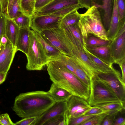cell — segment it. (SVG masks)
<instances>
[{
  "mask_svg": "<svg viewBox=\"0 0 125 125\" xmlns=\"http://www.w3.org/2000/svg\"><path fill=\"white\" fill-rule=\"evenodd\" d=\"M7 73H0V84L5 80Z\"/></svg>",
  "mask_w": 125,
  "mask_h": 125,
  "instance_id": "bcb514c9",
  "label": "cell"
},
{
  "mask_svg": "<svg viewBox=\"0 0 125 125\" xmlns=\"http://www.w3.org/2000/svg\"><path fill=\"white\" fill-rule=\"evenodd\" d=\"M116 115H107L101 125H113Z\"/></svg>",
  "mask_w": 125,
  "mask_h": 125,
  "instance_id": "60d3db41",
  "label": "cell"
},
{
  "mask_svg": "<svg viewBox=\"0 0 125 125\" xmlns=\"http://www.w3.org/2000/svg\"><path fill=\"white\" fill-rule=\"evenodd\" d=\"M117 64L119 65L121 68L122 71V79L125 83V58L119 61Z\"/></svg>",
  "mask_w": 125,
  "mask_h": 125,
  "instance_id": "7bdbcfd3",
  "label": "cell"
},
{
  "mask_svg": "<svg viewBox=\"0 0 125 125\" xmlns=\"http://www.w3.org/2000/svg\"><path fill=\"white\" fill-rule=\"evenodd\" d=\"M2 13L1 12V6L0 5V14H1V13Z\"/></svg>",
  "mask_w": 125,
  "mask_h": 125,
  "instance_id": "681fc988",
  "label": "cell"
},
{
  "mask_svg": "<svg viewBox=\"0 0 125 125\" xmlns=\"http://www.w3.org/2000/svg\"><path fill=\"white\" fill-rule=\"evenodd\" d=\"M125 119L122 116H120L115 118L113 125H125Z\"/></svg>",
  "mask_w": 125,
  "mask_h": 125,
  "instance_id": "f6af8a7d",
  "label": "cell"
},
{
  "mask_svg": "<svg viewBox=\"0 0 125 125\" xmlns=\"http://www.w3.org/2000/svg\"><path fill=\"white\" fill-rule=\"evenodd\" d=\"M20 0H14L7 16L13 19L22 13L20 5Z\"/></svg>",
  "mask_w": 125,
  "mask_h": 125,
  "instance_id": "1f68e13d",
  "label": "cell"
},
{
  "mask_svg": "<svg viewBox=\"0 0 125 125\" xmlns=\"http://www.w3.org/2000/svg\"><path fill=\"white\" fill-rule=\"evenodd\" d=\"M47 92L56 102L67 101L72 95L68 91L53 83Z\"/></svg>",
  "mask_w": 125,
  "mask_h": 125,
  "instance_id": "ffe728a7",
  "label": "cell"
},
{
  "mask_svg": "<svg viewBox=\"0 0 125 125\" xmlns=\"http://www.w3.org/2000/svg\"><path fill=\"white\" fill-rule=\"evenodd\" d=\"M14 0H9L7 10V15Z\"/></svg>",
  "mask_w": 125,
  "mask_h": 125,
  "instance_id": "c3c4849f",
  "label": "cell"
},
{
  "mask_svg": "<svg viewBox=\"0 0 125 125\" xmlns=\"http://www.w3.org/2000/svg\"><path fill=\"white\" fill-rule=\"evenodd\" d=\"M46 65L50 78L53 83L72 95L88 101L90 90L75 75L54 61H49Z\"/></svg>",
  "mask_w": 125,
  "mask_h": 125,
  "instance_id": "7a4b0ae2",
  "label": "cell"
},
{
  "mask_svg": "<svg viewBox=\"0 0 125 125\" xmlns=\"http://www.w3.org/2000/svg\"><path fill=\"white\" fill-rule=\"evenodd\" d=\"M64 30L72 43L70 57L81 67L90 78L101 73L89 60L84 50L83 45L68 32L64 29Z\"/></svg>",
  "mask_w": 125,
  "mask_h": 125,
  "instance_id": "52a82bcc",
  "label": "cell"
},
{
  "mask_svg": "<svg viewBox=\"0 0 125 125\" xmlns=\"http://www.w3.org/2000/svg\"><path fill=\"white\" fill-rule=\"evenodd\" d=\"M73 62L75 75L90 90V79L81 67L71 57Z\"/></svg>",
  "mask_w": 125,
  "mask_h": 125,
  "instance_id": "484cf974",
  "label": "cell"
},
{
  "mask_svg": "<svg viewBox=\"0 0 125 125\" xmlns=\"http://www.w3.org/2000/svg\"><path fill=\"white\" fill-rule=\"evenodd\" d=\"M17 51L9 40L5 44H0V73H7Z\"/></svg>",
  "mask_w": 125,
  "mask_h": 125,
  "instance_id": "7c38bea8",
  "label": "cell"
},
{
  "mask_svg": "<svg viewBox=\"0 0 125 125\" xmlns=\"http://www.w3.org/2000/svg\"><path fill=\"white\" fill-rule=\"evenodd\" d=\"M63 17L51 15H33L31 18L30 28L35 32L40 33L45 30L59 27Z\"/></svg>",
  "mask_w": 125,
  "mask_h": 125,
  "instance_id": "9c48e42d",
  "label": "cell"
},
{
  "mask_svg": "<svg viewBox=\"0 0 125 125\" xmlns=\"http://www.w3.org/2000/svg\"><path fill=\"white\" fill-rule=\"evenodd\" d=\"M104 113L100 108L96 106H92L84 114V115H97Z\"/></svg>",
  "mask_w": 125,
  "mask_h": 125,
  "instance_id": "ab89813d",
  "label": "cell"
},
{
  "mask_svg": "<svg viewBox=\"0 0 125 125\" xmlns=\"http://www.w3.org/2000/svg\"><path fill=\"white\" fill-rule=\"evenodd\" d=\"M111 41L103 40L92 35L89 34L87 37L85 46L89 45L101 46L109 45Z\"/></svg>",
  "mask_w": 125,
  "mask_h": 125,
  "instance_id": "4316f807",
  "label": "cell"
},
{
  "mask_svg": "<svg viewBox=\"0 0 125 125\" xmlns=\"http://www.w3.org/2000/svg\"><path fill=\"white\" fill-rule=\"evenodd\" d=\"M83 48L89 60L101 73H107L112 70V67L113 66H110L93 54L87 49L85 46H83Z\"/></svg>",
  "mask_w": 125,
  "mask_h": 125,
  "instance_id": "603a6c76",
  "label": "cell"
},
{
  "mask_svg": "<svg viewBox=\"0 0 125 125\" xmlns=\"http://www.w3.org/2000/svg\"><path fill=\"white\" fill-rule=\"evenodd\" d=\"M119 19L122 22H125V0H116Z\"/></svg>",
  "mask_w": 125,
  "mask_h": 125,
  "instance_id": "d6a6232c",
  "label": "cell"
},
{
  "mask_svg": "<svg viewBox=\"0 0 125 125\" xmlns=\"http://www.w3.org/2000/svg\"><path fill=\"white\" fill-rule=\"evenodd\" d=\"M125 22L120 21L117 10L116 0H115L113 10L108 30L106 31V36L109 40L112 41L116 37Z\"/></svg>",
  "mask_w": 125,
  "mask_h": 125,
  "instance_id": "2e32d148",
  "label": "cell"
},
{
  "mask_svg": "<svg viewBox=\"0 0 125 125\" xmlns=\"http://www.w3.org/2000/svg\"><path fill=\"white\" fill-rule=\"evenodd\" d=\"M6 15L1 13L0 14V44L1 39L5 34Z\"/></svg>",
  "mask_w": 125,
  "mask_h": 125,
  "instance_id": "8d00e7d4",
  "label": "cell"
},
{
  "mask_svg": "<svg viewBox=\"0 0 125 125\" xmlns=\"http://www.w3.org/2000/svg\"><path fill=\"white\" fill-rule=\"evenodd\" d=\"M85 46L90 52L110 66H113V63L109 45L101 46L87 45Z\"/></svg>",
  "mask_w": 125,
  "mask_h": 125,
  "instance_id": "e0dca14e",
  "label": "cell"
},
{
  "mask_svg": "<svg viewBox=\"0 0 125 125\" xmlns=\"http://www.w3.org/2000/svg\"><path fill=\"white\" fill-rule=\"evenodd\" d=\"M20 29L12 19L6 15L5 34L14 47H16Z\"/></svg>",
  "mask_w": 125,
  "mask_h": 125,
  "instance_id": "d6986e66",
  "label": "cell"
},
{
  "mask_svg": "<svg viewBox=\"0 0 125 125\" xmlns=\"http://www.w3.org/2000/svg\"><path fill=\"white\" fill-rule=\"evenodd\" d=\"M67 110L66 101L56 102L51 108L37 116L33 125H43L50 120L58 115L63 114Z\"/></svg>",
  "mask_w": 125,
  "mask_h": 125,
  "instance_id": "5bb4252c",
  "label": "cell"
},
{
  "mask_svg": "<svg viewBox=\"0 0 125 125\" xmlns=\"http://www.w3.org/2000/svg\"><path fill=\"white\" fill-rule=\"evenodd\" d=\"M115 0H92V6L98 10L106 31L108 29L114 4Z\"/></svg>",
  "mask_w": 125,
  "mask_h": 125,
  "instance_id": "4fadbf2b",
  "label": "cell"
},
{
  "mask_svg": "<svg viewBox=\"0 0 125 125\" xmlns=\"http://www.w3.org/2000/svg\"><path fill=\"white\" fill-rule=\"evenodd\" d=\"M35 32L38 39L42 46L48 62L63 54L58 49L47 43L39 33Z\"/></svg>",
  "mask_w": 125,
  "mask_h": 125,
  "instance_id": "44dd1931",
  "label": "cell"
},
{
  "mask_svg": "<svg viewBox=\"0 0 125 125\" xmlns=\"http://www.w3.org/2000/svg\"><path fill=\"white\" fill-rule=\"evenodd\" d=\"M81 8H82L80 4H79L63 8L49 15L63 17L72 12Z\"/></svg>",
  "mask_w": 125,
  "mask_h": 125,
  "instance_id": "f546056e",
  "label": "cell"
},
{
  "mask_svg": "<svg viewBox=\"0 0 125 125\" xmlns=\"http://www.w3.org/2000/svg\"><path fill=\"white\" fill-rule=\"evenodd\" d=\"M67 115L69 118H76L84 115L92 106L87 101L79 97L72 95L67 101Z\"/></svg>",
  "mask_w": 125,
  "mask_h": 125,
  "instance_id": "8fae6325",
  "label": "cell"
},
{
  "mask_svg": "<svg viewBox=\"0 0 125 125\" xmlns=\"http://www.w3.org/2000/svg\"><path fill=\"white\" fill-rule=\"evenodd\" d=\"M125 103L122 102L105 103L96 106L101 109L107 115H116L125 109Z\"/></svg>",
  "mask_w": 125,
  "mask_h": 125,
  "instance_id": "7402d4cb",
  "label": "cell"
},
{
  "mask_svg": "<svg viewBox=\"0 0 125 125\" xmlns=\"http://www.w3.org/2000/svg\"><path fill=\"white\" fill-rule=\"evenodd\" d=\"M56 103L47 92L37 91L22 93L15 98L13 110L20 117L38 116Z\"/></svg>",
  "mask_w": 125,
  "mask_h": 125,
  "instance_id": "6da1fadb",
  "label": "cell"
},
{
  "mask_svg": "<svg viewBox=\"0 0 125 125\" xmlns=\"http://www.w3.org/2000/svg\"><path fill=\"white\" fill-rule=\"evenodd\" d=\"M106 115L104 113L99 114L90 119L81 125H101Z\"/></svg>",
  "mask_w": 125,
  "mask_h": 125,
  "instance_id": "836d02e7",
  "label": "cell"
},
{
  "mask_svg": "<svg viewBox=\"0 0 125 125\" xmlns=\"http://www.w3.org/2000/svg\"><path fill=\"white\" fill-rule=\"evenodd\" d=\"M90 79V94L88 102L90 106H96L106 103L121 101L106 83L94 77Z\"/></svg>",
  "mask_w": 125,
  "mask_h": 125,
  "instance_id": "277c9868",
  "label": "cell"
},
{
  "mask_svg": "<svg viewBox=\"0 0 125 125\" xmlns=\"http://www.w3.org/2000/svg\"><path fill=\"white\" fill-rule=\"evenodd\" d=\"M9 0H0L2 13L7 15V10Z\"/></svg>",
  "mask_w": 125,
  "mask_h": 125,
  "instance_id": "b9f144b4",
  "label": "cell"
},
{
  "mask_svg": "<svg viewBox=\"0 0 125 125\" xmlns=\"http://www.w3.org/2000/svg\"><path fill=\"white\" fill-rule=\"evenodd\" d=\"M0 125H15L11 120L9 115L7 113L0 115Z\"/></svg>",
  "mask_w": 125,
  "mask_h": 125,
  "instance_id": "74e56055",
  "label": "cell"
},
{
  "mask_svg": "<svg viewBox=\"0 0 125 125\" xmlns=\"http://www.w3.org/2000/svg\"><path fill=\"white\" fill-rule=\"evenodd\" d=\"M30 30V28H20L16 43L17 51H20L26 55L28 51Z\"/></svg>",
  "mask_w": 125,
  "mask_h": 125,
  "instance_id": "ac0fdd59",
  "label": "cell"
},
{
  "mask_svg": "<svg viewBox=\"0 0 125 125\" xmlns=\"http://www.w3.org/2000/svg\"></svg>",
  "mask_w": 125,
  "mask_h": 125,
  "instance_id": "f907efd6",
  "label": "cell"
},
{
  "mask_svg": "<svg viewBox=\"0 0 125 125\" xmlns=\"http://www.w3.org/2000/svg\"><path fill=\"white\" fill-rule=\"evenodd\" d=\"M31 18L22 13L12 19L20 28H30Z\"/></svg>",
  "mask_w": 125,
  "mask_h": 125,
  "instance_id": "83f0119b",
  "label": "cell"
},
{
  "mask_svg": "<svg viewBox=\"0 0 125 125\" xmlns=\"http://www.w3.org/2000/svg\"><path fill=\"white\" fill-rule=\"evenodd\" d=\"M26 68L28 71L42 69L48 62L42 46L38 39L35 32L30 30Z\"/></svg>",
  "mask_w": 125,
  "mask_h": 125,
  "instance_id": "5b68a950",
  "label": "cell"
},
{
  "mask_svg": "<svg viewBox=\"0 0 125 125\" xmlns=\"http://www.w3.org/2000/svg\"><path fill=\"white\" fill-rule=\"evenodd\" d=\"M9 40L5 35V34L1 38L0 44L4 45L6 44Z\"/></svg>",
  "mask_w": 125,
  "mask_h": 125,
  "instance_id": "7dc6e473",
  "label": "cell"
},
{
  "mask_svg": "<svg viewBox=\"0 0 125 125\" xmlns=\"http://www.w3.org/2000/svg\"><path fill=\"white\" fill-rule=\"evenodd\" d=\"M52 0H37L35 4L34 13L49 3Z\"/></svg>",
  "mask_w": 125,
  "mask_h": 125,
  "instance_id": "f35d334b",
  "label": "cell"
},
{
  "mask_svg": "<svg viewBox=\"0 0 125 125\" xmlns=\"http://www.w3.org/2000/svg\"><path fill=\"white\" fill-rule=\"evenodd\" d=\"M99 114H100L91 115H83L76 118L69 119L68 125H81L82 124L90 119Z\"/></svg>",
  "mask_w": 125,
  "mask_h": 125,
  "instance_id": "4dcf8cb0",
  "label": "cell"
},
{
  "mask_svg": "<svg viewBox=\"0 0 125 125\" xmlns=\"http://www.w3.org/2000/svg\"><path fill=\"white\" fill-rule=\"evenodd\" d=\"M39 33L47 43L63 54L71 56L72 43L63 29L58 27L44 30Z\"/></svg>",
  "mask_w": 125,
  "mask_h": 125,
  "instance_id": "8992f818",
  "label": "cell"
},
{
  "mask_svg": "<svg viewBox=\"0 0 125 125\" xmlns=\"http://www.w3.org/2000/svg\"><path fill=\"white\" fill-rule=\"evenodd\" d=\"M87 9L84 13L80 14V20L77 23L83 46H85L87 38L89 34L103 40L109 41L97 9L92 6Z\"/></svg>",
  "mask_w": 125,
  "mask_h": 125,
  "instance_id": "3957f363",
  "label": "cell"
},
{
  "mask_svg": "<svg viewBox=\"0 0 125 125\" xmlns=\"http://www.w3.org/2000/svg\"><path fill=\"white\" fill-rule=\"evenodd\" d=\"M36 0H20L21 11L26 15L30 17L34 13L35 6Z\"/></svg>",
  "mask_w": 125,
  "mask_h": 125,
  "instance_id": "d4e9b609",
  "label": "cell"
},
{
  "mask_svg": "<svg viewBox=\"0 0 125 125\" xmlns=\"http://www.w3.org/2000/svg\"><path fill=\"white\" fill-rule=\"evenodd\" d=\"M67 113V111L63 114L58 115L53 118L46 122L44 125H60L61 123L65 119H67L68 120Z\"/></svg>",
  "mask_w": 125,
  "mask_h": 125,
  "instance_id": "e575fe53",
  "label": "cell"
},
{
  "mask_svg": "<svg viewBox=\"0 0 125 125\" xmlns=\"http://www.w3.org/2000/svg\"><path fill=\"white\" fill-rule=\"evenodd\" d=\"M94 77L107 84L118 98L125 103V83L123 80L119 71L113 66L110 71L106 73H99Z\"/></svg>",
  "mask_w": 125,
  "mask_h": 125,
  "instance_id": "ba28073f",
  "label": "cell"
},
{
  "mask_svg": "<svg viewBox=\"0 0 125 125\" xmlns=\"http://www.w3.org/2000/svg\"><path fill=\"white\" fill-rule=\"evenodd\" d=\"M37 117L34 116L23 118L22 119L15 123V125H33Z\"/></svg>",
  "mask_w": 125,
  "mask_h": 125,
  "instance_id": "d590c367",
  "label": "cell"
},
{
  "mask_svg": "<svg viewBox=\"0 0 125 125\" xmlns=\"http://www.w3.org/2000/svg\"><path fill=\"white\" fill-rule=\"evenodd\" d=\"M80 13L76 10L68 13L62 18L59 27L64 29L71 25L77 24L80 20Z\"/></svg>",
  "mask_w": 125,
  "mask_h": 125,
  "instance_id": "cb8c5ba5",
  "label": "cell"
},
{
  "mask_svg": "<svg viewBox=\"0 0 125 125\" xmlns=\"http://www.w3.org/2000/svg\"><path fill=\"white\" fill-rule=\"evenodd\" d=\"M113 63H117L125 58V23L122 27L117 35L109 45Z\"/></svg>",
  "mask_w": 125,
  "mask_h": 125,
  "instance_id": "30bf717a",
  "label": "cell"
},
{
  "mask_svg": "<svg viewBox=\"0 0 125 125\" xmlns=\"http://www.w3.org/2000/svg\"><path fill=\"white\" fill-rule=\"evenodd\" d=\"M83 45L82 36L77 24L69 26L64 29Z\"/></svg>",
  "mask_w": 125,
  "mask_h": 125,
  "instance_id": "f1b7e54d",
  "label": "cell"
},
{
  "mask_svg": "<svg viewBox=\"0 0 125 125\" xmlns=\"http://www.w3.org/2000/svg\"><path fill=\"white\" fill-rule=\"evenodd\" d=\"M79 3L82 8L88 9L92 6V0H79Z\"/></svg>",
  "mask_w": 125,
  "mask_h": 125,
  "instance_id": "ee69618b",
  "label": "cell"
},
{
  "mask_svg": "<svg viewBox=\"0 0 125 125\" xmlns=\"http://www.w3.org/2000/svg\"><path fill=\"white\" fill-rule=\"evenodd\" d=\"M79 4V0H53L35 12L33 15H48L63 8Z\"/></svg>",
  "mask_w": 125,
  "mask_h": 125,
  "instance_id": "9a60e30c",
  "label": "cell"
}]
</instances>
